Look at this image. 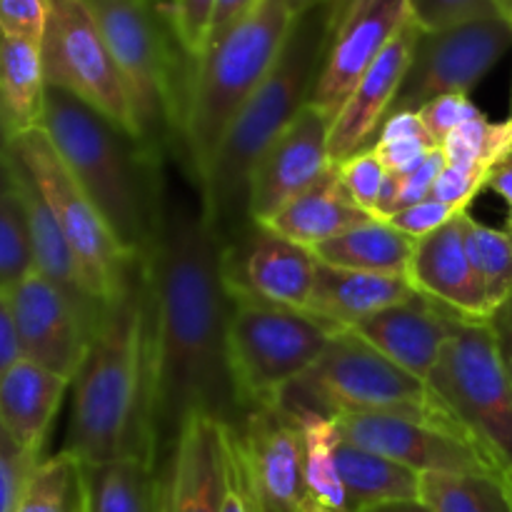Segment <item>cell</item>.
Returning <instances> with one entry per match:
<instances>
[{
    "mask_svg": "<svg viewBox=\"0 0 512 512\" xmlns=\"http://www.w3.org/2000/svg\"><path fill=\"white\" fill-rule=\"evenodd\" d=\"M153 303V438L158 468L180 428L208 415L238 428L245 413L230 368V293L223 238L210 223L183 148L158 158V205L143 258Z\"/></svg>",
    "mask_w": 512,
    "mask_h": 512,
    "instance_id": "6da1fadb",
    "label": "cell"
},
{
    "mask_svg": "<svg viewBox=\"0 0 512 512\" xmlns=\"http://www.w3.org/2000/svg\"><path fill=\"white\" fill-rule=\"evenodd\" d=\"M153 385V303L140 260L123 293L105 308L70 385L73 400L63 453L80 463L133 455L158 465Z\"/></svg>",
    "mask_w": 512,
    "mask_h": 512,
    "instance_id": "7a4b0ae2",
    "label": "cell"
},
{
    "mask_svg": "<svg viewBox=\"0 0 512 512\" xmlns=\"http://www.w3.org/2000/svg\"><path fill=\"white\" fill-rule=\"evenodd\" d=\"M340 5L343 0H328L295 15L273 70L235 115L213 165L200 180L208 218L223 240L250 223L248 185L260 155L310 103Z\"/></svg>",
    "mask_w": 512,
    "mask_h": 512,
    "instance_id": "3957f363",
    "label": "cell"
},
{
    "mask_svg": "<svg viewBox=\"0 0 512 512\" xmlns=\"http://www.w3.org/2000/svg\"><path fill=\"white\" fill-rule=\"evenodd\" d=\"M40 130L118 243L143 260L155 228L160 153L53 85L45 93Z\"/></svg>",
    "mask_w": 512,
    "mask_h": 512,
    "instance_id": "277c9868",
    "label": "cell"
},
{
    "mask_svg": "<svg viewBox=\"0 0 512 512\" xmlns=\"http://www.w3.org/2000/svg\"><path fill=\"white\" fill-rule=\"evenodd\" d=\"M293 23L288 0H260L253 13L208 43L195 60L180 148L198 183L213 165L235 115L273 70Z\"/></svg>",
    "mask_w": 512,
    "mask_h": 512,
    "instance_id": "5b68a950",
    "label": "cell"
},
{
    "mask_svg": "<svg viewBox=\"0 0 512 512\" xmlns=\"http://www.w3.org/2000/svg\"><path fill=\"white\" fill-rule=\"evenodd\" d=\"M133 103L143 143L163 153L180 143L195 63L153 0H83Z\"/></svg>",
    "mask_w": 512,
    "mask_h": 512,
    "instance_id": "8992f818",
    "label": "cell"
},
{
    "mask_svg": "<svg viewBox=\"0 0 512 512\" xmlns=\"http://www.w3.org/2000/svg\"><path fill=\"white\" fill-rule=\"evenodd\" d=\"M273 405L293 418L318 415L335 420L340 415L390 413L458 425L425 380L395 365L353 330H340L318 363L290 383Z\"/></svg>",
    "mask_w": 512,
    "mask_h": 512,
    "instance_id": "52a82bcc",
    "label": "cell"
},
{
    "mask_svg": "<svg viewBox=\"0 0 512 512\" xmlns=\"http://www.w3.org/2000/svg\"><path fill=\"white\" fill-rule=\"evenodd\" d=\"M230 303V368L243 413L273 405L290 383L318 363L330 340L345 330L308 310L278 308L233 295Z\"/></svg>",
    "mask_w": 512,
    "mask_h": 512,
    "instance_id": "ba28073f",
    "label": "cell"
},
{
    "mask_svg": "<svg viewBox=\"0 0 512 512\" xmlns=\"http://www.w3.org/2000/svg\"><path fill=\"white\" fill-rule=\"evenodd\" d=\"M425 383L450 418L510 473L512 383L488 323L455 313L448 343Z\"/></svg>",
    "mask_w": 512,
    "mask_h": 512,
    "instance_id": "9c48e42d",
    "label": "cell"
},
{
    "mask_svg": "<svg viewBox=\"0 0 512 512\" xmlns=\"http://www.w3.org/2000/svg\"><path fill=\"white\" fill-rule=\"evenodd\" d=\"M8 155L50 208L65 240L78 255L95 298L105 305L113 303L130 283L140 260L118 243L100 210L75 183L43 130L35 128L15 135Z\"/></svg>",
    "mask_w": 512,
    "mask_h": 512,
    "instance_id": "30bf717a",
    "label": "cell"
},
{
    "mask_svg": "<svg viewBox=\"0 0 512 512\" xmlns=\"http://www.w3.org/2000/svg\"><path fill=\"white\" fill-rule=\"evenodd\" d=\"M40 53L48 85L75 95L143 143L118 65L83 0H48V28Z\"/></svg>",
    "mask_w": 512,
    "mask_h": 512,
    "instance_id": "8fae6325",
    "label": "cell"
},
{
    "mask_svg": "<svg viewBox=\"0 0 512 512\" xmlns=\"http://www.w3.org/2000/svg\"><path fill=\"white\" fill-rule=\"evenodd\" d=\"M508 48H512V25L503 15L445 30H420L388 118L418 113L443 95H470Z\"/></svg>",
    "mask_w": 512,
    "mask_h": 512,
    "instance_id": "7c38bea8",
    "label": "cell"
},
{
    "mask_svg": "<svg viewBox=\"0 0 512 512\" xmlns=\"http://www.w3.org/2000/svg\"><path fill=\"white\" fill-rule=\"evenodd\" d=\"M233 455L245 490L258 512H303L313 503L305 480V445L300 425L278 405L245 413L230 428Z\"/></svg>",
    "mask_w": 512,
    "mask_h": 512,
    "instance_id": "4fadbf2b",
    "label": "cell"
},
{
    "mask_svg": "<svg viewBox=\"0 0 512 512\" xmlns=\"http://www.w3.org/2000/svg\"><path fill=\"white\" fill-rule=\"evenodd\" d=\"M340 435L415 473H503L458 425L425 423L390 413L335 418Z\"/></svg>",
    "mask_w": 512,
    "mask_h": 512,
    "instance_id": "5bb4252c",
    "label": "cell"
},
{
    "mask_svg": "<svg viewBox=\"0 0 512 512\" xmlns=\"http://www.w3.org/2000/svg\"><path fill=\"white\" fill-rule=\"evenodd\" d=\"M318 258L268 225L248 223L223 240V280L233 298L308 310Z\"/></svg>",
    "mask_w": 512,
    "mask_h": 512,
    "instance_id": "9a60e30c",
    "label": "cell"
},
{
    "mask_svg": "<svg viewBox=\"0 0 512 512\" xmlns=\"http://www.w3.org/2000/svg\"><path fill=\"white\" fill-rule=\"evenodd\" d=\"M408 18V0H343L310 105L335 120L365 70Z\"/></svg>",
    "mask_w": 512,
    "mask_h": 512,
    "instance_id": "2e32d148",
    "label": "cell"
},
{
    "mask_svg": "<svg viewBox=\"0 0 512 512\" xmlns=\"http://www.w3.org/2000/svg\"><path fill=\"white\" fill-rule=\"evenodd\" d=\"M330 125L333 120L308 103L265 148L250 173V223L268 225L290 200L313 188L335 168L330 160Z\"/></svg>",
    "mask_w": 512,
    "mask_h": 512,
    "instance_id": "e0dca14e",
    "label": "cell"
},
{
    "mask_svg": "<svg viewBox=\"0 0 512 512\" xmlns=\"http://www.w3.org/2000/svg\"><path fill=\"white\" fill-rule=\"evenodd\" d=\"M230 468L228 425L193 415L160 463V512H223Z\"/></svg>",
    "mask_w": 512,
    "mask_h": 512,
    "instance_id": "ac0fdd59",
    "label": "cell"
},
{
    "mask_svg": "<svg viewBox=\"0 0 512 512\" xmlns=\"http://www.w3.org/2000/svg\"><path fill=\"white\" fill-rule=\"evenodd\" d=\"M5 298L23 358L73 383L90 345L78 310L40 273L28 275Z\"/></svg>",
    "mask_w": 512,
    "mask_h": 512,
    "instance_id": "d6986e66",
    "label": "cell"
},
{
    "mask_svg": "<svg viewBox=\"0 0 512 512\" xmlns=\"http://www.w3.org/2000/svg\"><path fill=\"white\" fill-rule=\"evenodd\" d=\"M418 35V25L410 18L405 20L398 35L390 40L388 48L378 55V60L365 70L360 83L355 85L350 98L335 115L333 125H330V160H333V165L343 163L350 155L373 145L380 125L388 118L390 105H393L395 95L403 85L405 73H408Z\"/></svg>",
    "mask_w": 512,
    "mask_h": 512,
    "instance_id": "ffe728a7",
    "label": "cell"
},
{
    "mask_svg": "<svg viewBox=\"0 0 512 512\" xmlns=\"http://www.w3.org/2000/svg\"><path fill=\"white\" fill-rule=\"evenodd\" d=\"M468 215L463 213L435 233L415 240L408 280L415 293L445 305L463 318L485 320L490 315L483 285L475 275L465 243Z\"/></svg>",
    "mask_w": 512,
    "mask_h": 512,
    "instance_id": "44dd1931",
    "label": "cell"
},
{
    "mask_svg": "<svg viewBox=\"0 0 512 512\" xmlns=\"http://www.w3.org/2000/svg\"><path fill=\"white\" fill-rule=\"evenodd\" d=\"M453 310L415 293L353 328L378 353L420 380H428L453 330Z\"/></svg>",
    "mask_w": 512,
    "mask_h": 512,
    "instance_id": "7402d4cb",
    "label": "cell"
},
{
    "mask_svg": "<svg viewBox=\"0 0 512 512\" xmlns=\"http://www.w3.org/2000/svg\"><path fill=\"white\" fill-rule=\"evenodd\" d=\"M413 295L415 288L403 275L363 273L318 263L308 313L338 328L353 330L380 310L405 303Z\"/></svg>",
    "mask_w": 512,
    "mask_h": 512,
    "instance_id": "603a6c76",
    "label": "cell"
},
{
    "mask_svg": "<svg viewBox=\"0 0 512 512\" xmlns=\"http://www.w3.org/2000/svg\"><path fill=\"white\" fill-rule=\"evenodd\" d=\"M70 385V380L25 358L0 383V423L35 458H43L45 440Z\"/></svg>",
    "mask_w": 512,
    "mask_h": 512,
    "instance_id": "cb8c5ba5",
    "label": "cell"
},
{
    "mask_svg": "<svg viewBox=\"0 0 512 512\" xmlns=\"http://www.w3.org/2000/svg\"><path fill=\"white\" fill-rule=\"evenodd\" d=\"M18 183H20V190H23L25 205H28L30 233H33L35 273H40L45 280H50V283H53L55 288L70 300V305L78 310L85 328H88L90 335H93V330L98 328L100 318H103L108 305H105L103 300L95 298V293L88 285V278H85L83 273V265H80L78 255H75V250L70 248V243L65 240L63 230H60V225L55 223L53 213H50V208L45 205V200L40 198L38 190L30 185V180L25 178L20 170H18Z\"/></svg>",
    "mask_w": 512,
    "mask_h": 512,
    "instance_id": "d4e9b609",
    "label": "cell"
},
{
    "mask_svg": "<svg viewBox=\"0 0 512 512\" xmlns=\"http://www.w3.org/2000/svg\"><path fill=\"white\" fill-rule=\"evenodd\" d=\"M373 220L365 210L353 203V198L345 190L338 170H330L323 180L300 193L298 198L290 200L278 215L268 223L283 238L303 245V248L315 250L318 245L338 238L345 230L355 225Z\"/></svg>",
    "mask_w": 512,
    "mask_h": 512,
    "instance_id": "484cf974",
    "label": "cell"
},
{
    "mask_svg": "<svg viewBox=\"0 0 512 512\" xmlns=\"http://www.w3.org/2000/svg\"><path fill=\"white\" fill-rule=\"evenodd\" d=\"M335 463L348 498V512L420 500V473L383 455L370 453L345 440L343 435H338L335 443Z\"/></svg>",
    "mask_w": 512,
    "mask_h": 512,
    "instance_id": "4316f807",
    "label": "cell"
},
{
    "mask_svg": "<svg viewBox=\"0 0 512 512\" xmlns=\"http://www.w3.org/2000/svg\"><path fill=\"white\" fill-rule=\"evenodd\" d=\"M85 512H160V470L145 458L80 463Z\"/></svg>",
    "mask_w": 512,
    "mask_h": 512,
    "instance_id": "83f0119b",
    "label": "cell"
},
{
    "mask_svg": "<svg viewBox=\"0 0 512 512\" xmlns=\"http://www.w3.org/2000/svg\"><path fill=\"white\" fill-rule=\"evenodd\" d=\"M415 240L400 233L388 220H365L345 230L338 238L318 245L313 255L318 263L363 273L403 275L408 278V265L413 258Z\"/></svg>",
    "mask_w": 512,
    "mask_h": 512,
    "instance_id": "f1b7e54d",
    "label": "cell"
},
{
    "mask_svg": "<svg viewBox=\"0 0 512 512\" xmlns=\"http://www.w3.org/2000/svg\"><path fill=\"white\" fill-rule=\"evenodd\" d=\"M48 80L38 43L18 38L0 40V113L15 135L40 128Z\"/></svg>",
    "mask_w": 512,
    "mask_h": 512,
    "instance_id": "f546056e",
    "label": "cell"
},
{
    "mask_svg": "<svg viewBox=\"0 0 512 512\" xmlns=\"http://www.w3.org/2000/svg\"><path fill=\"white\" fill-rule=\"evenodd\" d=\"M420 503L433 512H512L505 473H425Z\"/></svg>",
    "mask_w": 512,
    "mask_h": 512,
    "instance_id": "4dcf8cb0",
    "label": "cell"
},
{
    "mask_svg": "<svg viewBox=\"0 0 512 512\" xmlns=\"http://www.w3.org/2000/svg\"><path fill=\"white\" fill-rule=\"evenodd\" d=\"M300 425L305 445V480L313 503L333 512H348L343 480H340L338 463H335V443H338V425L330 418L318 415H300L295 418Z\"/></svg>",
    "mask_w": 512,
    "mask_h": 512,
    "instance_id": "1f68e13d",
    "label": "cell"
},
{
    "mask_svg": "<svg viewBox=\"0 0 512 512\" xmlns=\"http://www.w3.org/2000/svg\"><path fill=\"white\" fill-rule=\"evenodd\" d=\"M15 512H85L80 460L63 450L40 460Z\"/></svg>",
    "mask_w": 512,
    "mask_h": 512,
    "instance_id": "d6a6232c",
    "label": "cell"
},
{
    "mask_svg": "<svg viewBox=\"0 0 512 512\" xmlns=\"http://www.w3.org/2000/svg\"><path fill=\"white\" fill-rule=\"evenodd\" d=\"M465 243L475 275L483 285L485 303L493 313L512 295V233L508 228H490L468 215Z\"/></svg>",
    "mask_w": 512,
    "mask_h": 512,
    "instance_id": "836d02e7",
    "label": "cell"
},
{
    "mask_svg": "<svg viewBox=\"0 0 512 512\" xmlns=\"http://www.w3.org/2000/svg\"><path fill=\"white\" fill-rule=\"evenodd\" d=\"M450 168L490 175V170L512 150V120L493 123L483 113L460 125L440 145Z\"/></svg>",
    "mask_w": 512,
    "mask_h": 512,
    "instance_id": "e575fe53",
    "label": "cell"
},
{
    "mask_svg": "<svg viewBox=\"0 0 512 512\" xmlns=\"http://www.w3.org/2000/svg\"><path fill=\"white\" fill-rule=\"evenodd\" d=\"M33 273V233H30L28 205L18 183L13 193L0 200V293H10Z\"/></svg>",
    "mask_w": 512,
    "mask_h": 512,
    "instance_id": "d590c367",
    "label": "cell"
},
{
    "mask_svg": "<svg viewBox=\"0 0 512 512\" xmlns=\"http://www.w3.org/2000/svg\"><path fill=\"white\" fill-rule=\"evenodd\" d=\"M410 20L420 30H445L500 15V0H408Z\"/></svg>",
    "mask_w": 512,
    "mask_h": 512,
    "instance_id": "8d00e7d4",
    "label": "cell"
},
{
    "mask_svg": "<svg viewBox=\"0 0 512 512\" xmlns=\"http://www.w3.org/2000/svg\"><path fill=\"white\" fill-rule=\"evenodd\" d=\"M335 170H338L340 180H343L353 203L360 210H365L370 218H378V198L385 185V178H388V170L375 158L373 150L365 148L360 153L350 155L348 160L335 165Z\"/></svg>",
    "mask_w": 512,
    "mask_h": 512,
    "instance_id": "74e56055",
    "label": "cell"
},
{
    "mask_svg": "<svg viewBox=\"0 0 512 512\" xmlns=\"http://www.w3.org/2000/svg\"><path fill=\"white\" fill-rule=\"evenodd\" d=\"M215 5H218V0H173L168 8L170 28H173L183 53L193 63L203 55L205 45H208Z\"/></svg>",
    "mask_w": 512,
    "mask_h": 512,
    "instance_id": "f35d334b",
    "label": "cell"
},
{
    "mask_svg": "<svg viewBox=\"0 0 512 512\" xmlns=\"http://www.w3.org/2000/svg\"><path fill=\"white\" fill-rule=\"evenodd\" d=\"M40 460L43 458H35L28 450L20 448L0 423V512L18 510L25 485Z\"/></svg>",
    "mask_w": 512,
    "mask_h": 512,
    "instance_id": "ab89813d",
    "label": "cell"
},
{
    "mask_svg": "<svg viewBox=\"0 0 512 512\" xmlns=\"http://www.w3.org/2000/svg\"><path fill=\"white\" fill-rule=\"evenodd\" d=\"M48 28V0H0V33L3 38L43 43Z\"/></svg>",
    "mask_w": 512,
    "mask_h": 512,
    "instance_id": "60d3db41",
    "label": "cell"
},
{
    "mask_svg": "<svg viewBox=\"0 0 512 512\" xmlns=\"http://www.w3.org/2000/svg\"><path fill=\"white\" fill-rule=\"evenodd\" d=\"M420 120H423L425 130H428L430 138L438 145H443V140L450 133L465 125L468 120L478 118L480 110L478 105L470 100V95H443V98H435L433 103L423 105L418 110Z\"/></svg>",
    "mask_w": 512,
    "mask_h": 512,
    "instance_id": "b9f144b4",
    "label": "cell"
},
{
    "mask_svg": "<svg viewBox=\"0 0 512 512\" xmlns=\"http://www.w3.org/2000/svg\"><path fill=\"white\" fill-rule=\"evenodd\" d=\"M463 213H468V210L458 208V205L443 203V200L428 198L423 200V203H415V205H408V208L398 210L388 223L395 225V228H398L400 233L408 235V238L420 240L425 238V235L440 230L443 225H448L450 220H455Z\"/></svg>",
    "mask_w": 512,
    "mask_h": 512,
    "instance_id": "7bdbcfd3",
    "label": "cell"
},
{
    "mask_svg": "<svg viewBox=\"0 0 512 512\" xmlns=\"http://www.w3.org/2000/svg\"><path fill=\"white\" fill-rule=\"evenodd\" d=\"M440 148L433 138H395V140H375L370 150L375 158L383 163L390 175H408L428 160V155Z\"/></svg>",
    "mask_w": 512,
    "mask_h": 512,
    "instance_id": "ee69618b",
    "label": "cell"
},
{
    "mask_svg": "<svg viewBox=\"0 0 512 512\" xmlns=\"http://www.w3.org/2000/svg\"><path fill=\"white\" fill-rule=\"evenodd\" d=\"M483 188H488V175L468 173V170H458L445 165L440 178L435 180L430 198L443 200V203L458 205V208L468 210L470 203L478 198Z\"/></svg>",
    "mask_w": 512,
    "mask_h": 512,
    "instance_id": "f6af8a7d",
    "label": "cell"
},
{
    "mask_svg": "<svg viewBox=\"0 0 512 512\" xmlns=\"http://www.w3.org/2000/svg\"><path fill=\"white\" fill-rule=\"evenodd\" d=\"M445 165H448V160H445L443 150L435 148L433 153L428 155V160L420 165V168H415L413 173H408V175H400V178H398L400 210L408 208V205H415V203H423V200H428L430 193H433L435 180L440 178V173L445 170Z\"/></svg>",
    "mask_w": 512,
    "mask_h": 512,
    "instance_id": "bcb514c9",
    "label": "cell"
},
{
    "mask_svg": "<svg viewBox=\"0 0 512 512\" xmlns=\"http://www.w3.org/2000/svg\"><path fill=\"white\" fill-rule=\"evenodd\" d=\"M485 323H488L490 333H493L495 348H498V355L512 383V295L485 318Z\"/></svg>",
    "mask_w": 512,
    "mask_h": 512,
    "instance_id": "7dc6e473",
    "label": "cell"
},
{
    "mask_svg": "<svg viewBox=\"0 0 512 512\" xmlns=\"http://www.w3.org/2000/svg\"><path fill=\"white\" fill-rule=\"evenodd\" d=\"M20 358H23V353H20L18 333H15L8 298L0 293V383H3L5 375L15 368Z\"/></svg>",
    "mask_w": 512,
    "mask_h": 512,
    "instance_id": "c3c4849f",
    "label": "cell"
},
{
    "mask_svg": "<svg viewBox=\"0 0 512 512\" xmlns=\"http://www.w3.org/2000/svg\"><path fill=\"white\" fill-rule=\"evenodd\" d=\"M258 5L260 0H218V5H215L213 25H210L208 43H213L218 35H223L225 30L233 28L235 23H240V20H243L248 13H253ZM205 48H208V45H205Z\"/></svg>",
    "mask_w": 512,
    "mask_h": 512,
    "instance_id": "681fc988",
    "label": "cell"
},
{
    "mask_svg": "<svg viewBox=\"0 0 512 512\" xmlns=\"http://www.w3.org/2000/svg\"><path fill=\"white\" fill-rule=\"evenodd\" d=\"M488 188L498 193L505 200V205H508V225L505 228L512 233V150L490 170Z\"/></svg>",
    "mask_w": 512,
    "mask_h": 512,
    "instance_id": "f907efd6",
    "label": "cell"
},
{
    "mask_svg": "<svg viewBox=\"0 0 512 512\" xmlns=\"http://www.w3.org/2000/svg\"><path fill=\"white\" fill-rule=\"evenodd\" d=\"M230 443H233V440H230ZM223 512H258L255 510V503L250 500L248 490H245L243 478H240L235 455H233V468H230V488H228V495H225Z\"/></svg>",
    "mask_w": 512,
    "mask_h": 512,
    "instance_id": "816d5d0a",
    "label": "cell"
},
{
    "mask_svg": "<svg viewBox=\"0 0 512 512\" xmlns=\"http://www.w3.org/2000/svg\"><path fill=\"white\" fill-rule=\"evenodd\" d=\"M18 188V173L10 160V155H0V200Z\"/></svg>",
    "mask_w": 512,
    "mask_h": 512,
    "instance_id": "f5cc1de1",
    "label": "cell"
},
{
    "mask_svg": "<svg viewBox=\"0 0 512 512\" xmlns=\"http://www.w3.org/2000/svg\"><path fill=\"white\" fill-rule=\"evenodd\" d=\"M363 512H433L425 503L420 500H405V503H388V505H378V508H368Z\"/></svg>",
    "mask_w": 512,
    "mask_h": 512,
    "instance_id": "db71d44e",
    "label": "cell"
},
{
    "mask_svg": "<svg viewBox=\"0 0 512 512\" xmlns=\"http://www.w3.org/2000/svg\"><path fill=\"white\" fill-rule=\"evenodd\" d=\"M13 140H15V130L10 128V123L3 118V113H0V155H8Z\"/></svg>",
    "mask_w": 512,
    "mask_h": 512,
    "instance_id": "11a10c76",
    "label": "cell"
},
{
    "mask_svg": "<svg viewBox=\"0 0 512 512\" xmlns=\"http://www.w3.org/2000/svg\"><path fill=\"white\" fill-rule=\"evenodd\" d=\"M323 3H328V0H288L293 15H300V13H305V10L315 8V5H323Z\"/></svg>",
    "mask_w": 512,
    "mask_h": 512,
    "instance_id": "9f6ffc18",
    "label": "cell"
},
{
    "mask_svg": "<svg viewBox=\"0 0 512 512\" xmlns=\"http://www.w3.org/2000/svg\"><path fill=\"white\" fill-rule=\"evenodd\" d=\"M500 15L512 25V0H500Z\"/></svg>",
    "mask_w": 512,
    "mask_h": 512,
    "instance_id": "6f0895ef",
    "label": "cell"
},
{
    "mask_svg": "<svg viewBox=\"0 0 512 512\" xmlns=\"http://www.w3.org/2000/svg\"><path fill=\"white\" fill-rule=\"evenodd\" d=\"M303 512H333V510H325V508H320V505H318V503H310V505H308V508H305Z\"/></svg>",
    "mask_w": 512,
    "mask_h": 512,
    "instance_id": "680465c9",
    "label": "cell"
},
{
    "mask_svg": "<svg viewBox=\"0 0 512 512\" xmlns=\"http://www.w3.org/2000/svg\"><path fill=\"white\" fill-rule=\"evenodd\" d=\"M155 3H158V8L163 10L165 15H168V8H170V3H173V0H155Z\"/></svg>",
    "mask_w": 512,
    "mask_h": 512,
    "instance_id": "91938a15",
    "label": "cell"
},
{
    "mask_svg": "<svg viewBox=\"0 0 512 512\" xmlns=\"http://www.w3.org/2000/svg\"><path fill=\"white\" fill-rule=\"evenodd\" d=\"M505 483H508V493H510V500H512V470H510V473H505Z\"/></svg>",
    "mask_w": 512,
    "mask_h": 512,
    "instance_id": "94428289",
    "label": "cell"
},
{
    "mask_svg": "<svg viewBox=\"0 0 512 512\" xmlns=\"http://www.w3.org/2000/svg\"><path fill=\"white\" fill-rule=\"evenodd\" d=\"M508 118L512 120V88H510V115H508Z\"/></svg>",
    "mask_w": 512,
    "mask_h": 512,
    "instance_id": "6125c7cd",
    "label": "cell"
},
{
    "mask_svg": "<svg viewBox=\"0 0 512 512\" xmlns=\"http://www.w3.org/2000/svg\"><path fill=\"white\" fill-rule=\"evenodd\" d=\"M0 40H3V33H0Z\"/></svg>",
    "mask_w": 512,
    "mask_h": 512,
    "instance_id": "be15d7a7",
    "label": "cell"
},
{
    "mask_svg": "<svg viewBox=\"0 0 512 512\" xmlns=\"http://www.w3.org/2000/svg\"><path fill=\"white\" fill-rule=\"evenodd\" d=\"M153 3H155V0H153ZM155 5H158V3H155Z\"/></svg>",
    "mask_w": 512,
    "mask_h": 512,
    "instance_id": "e7e4bbea",
    "label": "cell"
}]
</instances>
